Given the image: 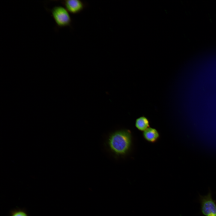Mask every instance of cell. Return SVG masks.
I'll list each match as a JSON object with an SVG mask.
<instances>
[{"label": "cell", "mask_w": 216, "mask_h": 216, "mask_svg": "<svg viewBox=\"0 0 216 216\" xmlns=\"http://www.w3.org/2000/svg\"><path fill=\"white\" fill-rule=\"evenodd\" d=\"M110 151L117 156H124L131 150L133 136L131 131L127 129L117 130L109 136L107 142Z\"/></svg>", "instance_id": "obj_1"}, {"label": "cell", "mask_w": 216, "mask_h": 216, "mask_svg": "<svg viewBox=\"0 0 216 216\" xmlns=\"http://www.w3.org/2000/svg\"><path fill=\"white\" fill-rule=\"evenodd\" d=\"M51 14L57 27L59 28L69 27L72 28V20L69 12L61 6L53 7L48 9Z\"/></svg>", "instance_id": "obj_2"}, {"label": "cell", "mask_w": 216, "mask_h": 216, "mask_svg": "<svg viewBox=\"0 0 216 216\" xmlns=\"http://www.w3.org/2000/svg\"><path fill=\"white\" fill-rule=\"evenodd\" d=\"M200 210L205 216H216V202L213 199L210 190L206 195L200 196Z\"/></svg>", "instance_id": "obj_3"}, {"label": "cell", "mask_w": 216, "mask_h": 216, "mask_svg": "<svg viewBox=\"0 0 216 216\" xmlns=\"http://www.w3.org/2000/svg\"><path fill=\"white\" fill-rule=\"evenodd\" d=\"M69 13L78 14L82 12L88 5L87 3L80 0H64L60 1Z\"/></svg>", "instance_id": "obj_4"}, {"label": "cell", "mask_w": 216, "mask_h": 216, "mask_svg": "<svg viewBox=\"0 0 216 216\" xmlns=\"http://www.w3.org/2000/svg\"><path fill=\"white\" fill-rule=\"evenodd\" d=\"M142 136L146 141L154 143L158 140L160 134L156 129L150 127L143 132Z\"/></svg>", "instance_id": "obj_5"}, {"label": "cell", "mask_w": 216, "mask_h": 216, "mask_svg": "<svg viewBox=\"0 0 216 216\" xmlns=\"http://www.w3.org/2000/svg\"><path fill=\"white\" fill-rule=\"evenodd\" d=\"M135 125L137 130L143 132L150 127L149 121L147 117L144 116H140L136 118Z\"/></svg>", "instance_id": "obj_6"}, {"label": "cell", "mask_w": 216, "mask_h": 216, "mask_svg": "<svg viewBox=\"0 0 216 216\" xmlns=\"http://www.w3.org/2000/svg\"><path fill=\"white\" fill-rule=\"evenodd\" d=\"M11 216H28L27 214L22 211L15 212L12 214Z\"/></svg>", "instance_id": "obj_7"}, {"label": "cell", "mask_w": 216, "mask_h": 216, "mask_svg": "<svg viewBox=\"0 0 216 216\" xmlns=\"http://www.w3.org/2000/svg\"></svg>", "instance_id": "obj_8"}]
</instances>
